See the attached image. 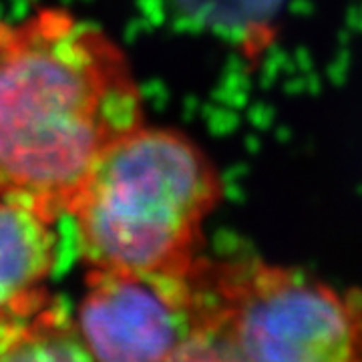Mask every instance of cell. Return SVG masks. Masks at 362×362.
I'll return each mask as SVG.
<instances>
[{
    "mask_svg": "<svg viewBox=\"0 0 362 362\" xmlns=\"http://www.w3.org/2000/svg\"><path fill=\"white\" fill-rule=\"evenodd\" d=\"M143 125L125 52L63 11L0 23V197L47 221L71 214L103 151Z\"/></svg>",
    "mask_w": 362,
    "mask_h": 362,
    "instance_id": "obj_1",
    "label": "cell"
},
{
    "mask_svg": "<svg viewBox=\"0 0 362 362\" xmlns=\"http://www.w3.org/2000/svg\"><path fill=\"white\" fill-rule=\"evenodd\" d=\"M221 195L220 173L199 145L141 125L105 149L69 216L90 270L187 274Z\"/></svg>",
    "mask_w": 362,
    "mask_h": 362,
    "instance_id": "obj_2",
    "label": "cell"
},
{
    "mask_svg": "<svg viewBox=\"0 0 362 362\" xmlns=\"http://www.w3.org/2000/svg\"><path fill=\"white\" fill-rule=\"evenodd\" d=\"M204 308L240 362H362V298L264 262L199 264Z\"/></svg>",
    "mask_w": 362,
    "mask_h": 362,
    "instance_id": "obj_3",
    "label": "cell"
},
{
    "mask_svg": "<svg viewBox=\"0 0 362 362\" xmlns=\"http://www.w3.org/2000/svg\"><path fill=\"white\" fill-rule=\"evenodd\" d=\"M195 266L187 274L90 270L75 322L95 362L168 361L199 320Z\"/></svg>",
    "mask_w": 362,
    "mask_h": 362,
    "instance_id": "obj_4",
    "label": "cell"
},
{
    "mask_svg": "<svg viewBox=\"0 0 362 362\" xmlns=\"http://www.w3.org/2000/svg\"><path fill=\"white\" fill-rule=\"evenodd\" d=\"M54 259L51 221L0 197V310L47 292Z\"/></svg>",
    "mask_w": 362,
    "mask_h": 362,
    "instance_id": "obj_5",
    "label": "cell"
},
{
    "mask_svg": "<svg viewBox=\"0 0 362 362\" xmlns=\"http://www.w3.org/2000/svg\"><path fill=\"white\" fill-rule=\"evenodd\" d=\"M0 362H95L75 318L49 292L0 310Z\"/></svg>",
    "mask_w": 362,
    "mask_h": 362,
    "instance_id": "obj_6",
    "label": "cell"
},
{
    "mask_svg": "<svg viewBox=\"0 0 362 362\" xmlns=\"http://www.w3.org/2000/svg\"><path fill=\"white\" fill-rule=\"evenodd\" d=\"M177 4L195 23L246 42L268 30L280 0H177Z\"/></svg>",
    "mask_w": 362,
    "mask_h": 362,
    "instance_id": "obj_7",
    "label": "cell"
},
{
    "mask_svg": "<svg viewBox=\"0 0 362 362\" xmlns=\"http://www.w3.org/2000/svg\"><path fill=\"white\" fill-rule=\"evenodd\" d=\"M165 362H240L226 340L223 332L206 314L199 320L189 338L175 350Z\"/></svg>",
    "mask_w": 362,
    "mask_h": 362,
    "instance_id": "obj_8",
    "label": "cell"
}]
</instances>
